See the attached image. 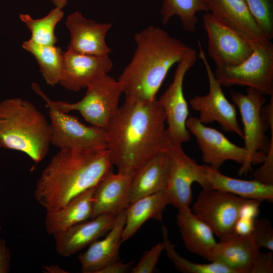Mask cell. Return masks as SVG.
<instances>
[{
  "instance_id": "cell-36",
  "label": "cell",
  "mask_w": 273,
  "mask_h": 273,
  "mask_svg": "<svg viewBox=\"0 0 273 273\" xmlns=\"http://www.w3.org/2000/svg\"><path fill=\"white\" fill-rule=\"evenodd\" d=\"M134 260L126 263L118 260L102 269L99 273H125L131 271L133 267Z\"/></svg>"
},
{
  "instance_id": "cell-33",
  "label": "cell",
  "mask_w": 273,
  "mask_h": 273,
  "mask_svg": "<svg viewBox=\"0 0 273 273\" xmlns=\"http://www.w3.org/2000/svg\"><path fill=\"white\" fill-rule=\"evenodd\" d=\"M164 250L163 244L159 242L150 250L144 252L136 266L131 270L132 273H152L156 268L159 258Z\"/></svg>"
},
{
  "instance_id": "cell-12",
  "label": "cell",
  "mask_w": 273,
  "mask_h": 273,
  "mask_svg": "<svg viewBox=\"0 0 273 273\" xmlns=\"http://www.w3.org/2000/svg\"><path fill=\"white\" fill-rule=\"evenodd\" d=\"M186 126L195 136L202 159L207 165L219 170L226 161L233 160L241 164L238 172L240 175H246L251 170L248 152L244 147L233 143L221 132L206 126L196 117L188 118Z\"/></svg>"
},
{
  "instance_id": "cell-6",
  "label": "cell",
  "mask_w": 273,
  "mask_h": 273,
  "mask_svg": "<svg viewBox=\"0 0 273 273\" xmlns=\"http://www.w3.org/2000/svg\"><path fill=\"white\" fill-rule=\"evenodd\" d=\"M249 200L218 190L203 189L192 211L220 241H224L237 235L236 223L243 206Z\"/></svg>"
},
{
  "instance_id": "cell-2",
  "label": "cell",
  "mask_w": 273,
  "mask_h": 273,
  "mask_svg": "<svg viewBox=\"0 0 273 273\" xmlns=\"http://www.w3.org/2000/svg\"><path fill=\"white\" fill-rule=\"evenodd\" d=\"M112 168L106 147L59 150L42 171L34 198L46 211L58 210L96 187Z\"/></svg>"
},
{
  "instance_id": "cell-1",
  "label": "cell",
  "mask_w": 273,
  "mask_h": 273,
  "mask_svg": "<svg viewBox=\"0 0 273 273\" xmlns=\"http://www.w3.org/2000/svg\"><path fill=\"white\" fill-rule=\"evenodd\" d=\"M165 116L157 99H125L106 129L107 148L118 172L135 173L147 161L167 150Z\"/></svg>"
},
{
  "instance_id": "cell-34",
  "label": "cell",
  "mask_w": 273,
  "mask_h": 273,
  "mask_svg": "<svg viewBox=\"0 0 273 273\" xmlns=\"http://www.w3.org/2000/svg\"><path fill=\"white\" fill-rule=\"evenodd\" d=\"M262 163V165L253 172L254 179L264 184L273 185V142Z\"/></svg>"
},
{
  "instance_id": "cell-38",
  "label": "cell",
  "mask_w": 273,
  "mask_h": 273,
  "mask_svg": "<svg viewBox=\"0 0 273 273\" xmlns=\"http://www.w3.org/2000/svg\"><path fill=\"white\" fill-rule=\"evenodd\" d=\"M43 268L48 272H52V273L67 272L66 271L62 269L60 267L56 265L46 266H44Z\"/></svg>"
},
{
  "instance_id": "cell-3",
  "label": "cell",
  "mask_w": 273,
  "mask_h": 273,
  "mask_svg": "<svg viewBox=\"0 0 273 273\" xmlns=\"http://www.w3.org/2000/svg\"><path fill=\"white\" fill-rule=\"evenodd\" d=\"M136 49L118 78L125 99H156L167 73L191 49L164 29L150 26L134 35Z\"/></svg>"
},
{
  "instance_id": "cell-20",
  "label": "cell",
  "mask_w": 273,
  "mask_h": 273,
  "mask_svg": "<svg viewBox=\"0 0 273 273\" xmlns=\"http://www.w3.org/2000/svg\"><path fill=\"white\" fill-rule=\"evenodd\" d=\"M134 174L114 173L112 170L104 178L93 194L91 219L104 214L117 216L127 208Z\"/></svg>"
},
{
  "instance_id": "cell-7",
  "label": "cell",
  "mask_w": 273,
  "mask_h": 273,
  "mask_svg": "<svg viewBox=\"0 0 273 273\" xmlns=\"http://www.w3.org/2000/svg\"><path fill=\"white\" fill-rule=\"evenodd\" d=\"M232 99L238 107L243 123L244 148L248 154L250 165L263 162L270 144L273 142V129L269 140L265 133L269 128L261 115V109L266 103L265 95L248 87L246 94L232 92Z\"/></svg>"
},
{
  "instance_id": "cell-19",
  "label": "cell",
  "mask_w": 273,
  "mask_h": 273,
  "mask_svg": "<svg viewBox=\"0 0 273 273\" xmlns=\"http://www.w3.org/2000/svg\"><path fill=\"white\" fill-rule=\"evenodd\" d=\"M210 13L221 23L255 44L271 43L251 15L245 0H206Z\"/></svg>"
},
{
  "instance_id": "cell-11",
  "label": "cell",
  "mask_w": 273,
  "mask_h": 273,
  "mask_svg": "<svg viewBox=\"0 0 273 273\" xmlns=\"http://www.w3.org/2000/svg\"><path fill=\"white\" fill-rule=\"evenodd\" d=\"M198 44L199 57L204 64L208 77L209 92L205 95L193 97L189 101L190 106L193 110L199 112L198 119L203 124L217 122L223 130L235 133L243 139V130L237 117V106L225 97L199 40Z\"/></svg>"
},
{
  "instance_id": "cell-24",
  "label": "cell",
  "mask_w": 273,
  "mask_h": 273,
  "mask_svg": "<svg viewBox=\"0 0 273 273\" xmlns=\"http://www.w3.org/2000/svg\"><path fill=\"white\" fill-rule=\"evenodd\" d=\"M178 210L176 222L186 248L208 260L217 243L213 232L190 207Z\"/></svg>"
},
{
  "instance_id": "cell-32",
  "label": "cell",
  "mask_w": 273,
  "mask_h": 273,
  "mask_svg": "<svg viewBox=\"0 0 273 273\" xmlns=\"http://www.w3.org/2000/svg\"><path fill=\"white\" fill-rule=\"evenodd\" d=\"M251 235L260 249L273 251V229L268 220L255 219Z\"/></svg>"
},
{
  "instance_id": "cell-14",
  "label": "cell",
  "mask_w": 273,
  "mask_h": 273,
  "mask_svg": "<svg viewBox=\"0 0 273 273\" xmlns=\"http://www.w3.org/2000/svg\"><path fill=\"white\" fill-rule=\"evenodd\" d=\"M51 145L59 149H85L106 147V130L93 125H85L68 113L60 111L49 103Z\"/></svg>"
},
{
  "instance_id": "cell-31",
  "label": "cell",
  "mask_w": 273,
  "mask_h": 273,
  "mask_svg": "<svg viewBox=\"0 0 273 273\" xmlns=\"http://www.w3.org/2000/svg\"><path fill=\"white\" fill-rule=\"evenodd\" d=\"M254 20L270 41L273 38V0H245Z\"/></svg>"
},
{
  "instance_id": "cell-18",
  "label": "cell",
  "mask_w": 273,
  "mask_h": 273,
  "mask_svg": "<svg viewBox=\"0 0 273 273\" xmlns=\"http://www.w3.org/2000/svg\"><path fill=\"white\" fill-rule=\"evenodd\" d=\"M117 217L107 214L99 215L54 235L56 252L63 257L72 255L107 233L115 224Z\"/></svg>"
},
{
  "instance_id": "cell-9",
  "label": "cell",
  "mask_w": 273,
  "mask_h": 273,
  "mask_svg": "<svg viewBox=\"0 0 273 273\" xmlns=\"http://www.w3.org/2000/svg\"><path fill=\"white\" fill-rule=\"evenodd\" d=\"M196 61V51L191 48L178 63L172 82L158 100L165 114L167 134L171 145H182L191 139L186 126L189 111L184 94L183 83L187 72Z\"/></svg>"
},
{
  "instance_id": "cell-10",
  "label": "cell",
  "mask_w": 273,
  "mask_h": 273,
  "mask_svg": "<svg viewBox=\"0 0 273 273\" xmlns=\"http://www.w3.org/2000/svg\"><path fill=\"white\" fill-rule=\"evenodd\" d=\"M234 273H272V251L262 253L251 234L237 235L217 243L208 259Z\"/></svg>"
},
{
  "instance_id": "cell-15",
  "label": "cell",
  "mask_w": 273,
  "mask_h": 273,
  "mask_svg": "<svg viewBox=\"0 0 273 273\" xmlns=\"http://www.w3.org/2000/svg\"><path fill=\"white\" fill-rule=\"evenodd\" d=\"M167 153L169 167L165 191L170 204L178 209L188 208L193 199V183L196 182L200 185L202 184L200 165L186 154L182 145L169 144Z\"/></svg>"
},
{
  "instance_id": "cell-16",
  "label": "cell",
  "mask_w": 273,
  "mask_h": 273,
  "mask_svg": "<svg viewBox=\"0 0 273 273\" xmlns=\"http://www.w3.org/2000/svg\"><path fill=\"white\" fill-rule=\"evenodd\" d=\"M112 67L109 55H89L67 51L59 83L68 90L77 92L108 74Z\"/></svg>"
},
{
  "instance_id": "cell-21",
  "label": "cell",
  "mask_w": 273,
  "mask_h": 273,
  "mask_svg": "<svg viewBox=\"0 0 273 273\" xmlns=\"http://www.w3.org/2000/svg\"><path fill=\"white\" fill-rule=\"evenodd\" d=\"M125 210L117 215L115 224L104 239L95 241L86 251L79 254L78 259L82 272L99 273L104 268L120 260Z\"/></svg>"
},
{
  "instance_id": "cell-39",
  "label": "cell",
  "mask_w": 273,
  "mask_h": 273,
  "mask_svg": "<svg viewBox=\"0 0 273 273\" xmlns=\"http://www.w3.org/2000/svg\"><path fill=\"white\" fill-rule=\"evenodd\" d=\"M1 229H2V226H1V224L0 223V231H1Z\"/></svg>"
},
{
  "instance_id": "cell-23",
  "label": "cell",
  "mask_w": 273,
  "mask_h": 273,
  "mask_svg": "<svg viewBox=\"0 0 273 273\" xmlns=\"http://www.w3.org/2000/svg\"><path fill=\"white\" fill-rule=\"evenodd\" d=\"M169 167L167 150L159 153L141 166L131 182L130 203L142 197L164 191Z\"/></svg>"
},
{
  "instance_id": "cell-29",
  "label": "cell",
  "mask_w": 273,
  "mask_h": 273,
  "mask_svg": "<svg viewBox=\"0 0 273 273\" xmlns=\"http://www.w3.org/2000/svg\"><path fill=\"white\" fill-rule=\"evenodd\" d=\"M63 16L62 9L56 7L40 19H33L28 14H22L20 18L31 32L30 40L41 45H55L57 41L55 27Z\"/></svg>"
},
{
  "instance_id": "cell-30",
  "label": "cell",
  "mask_w": 273,
  "mask_h": 273,
  "mask_svg": "<svg viewBox=\"0 0 273 273\" xmlns=\"http://www.w3.org/2000/svg\"><path fill=\"white\" fill-rule=\"evenodd\" d=\"M164 250L176 269L184 273H234L230 268L220 263L211 262L208 264H200L191 262L179 255L169 238V230L164 225L162 226Z\"/></svg>"
},
{
  "instance_id": "cell-27",
  "label": "cell",
  "mask_w": 273,
  "mask_h": 273,
  "mask_svg": "<svg viewBox=\"0 0 273 273\" xmlns=\"http://www.w3.org/2000/svg\"><path fill=\"white\" fill-rule=\"evenodd\" d=\"M22 48L35 58L46 83L52 86L59 83L63 66L64 54L55 45H41L29 39L23 42Z\"/></svg>"
},
{
  "instance_id": "cell-22",
  "label": "cell",
  "mask_w": 273,
  "mask_h": 273,
  "mask_svg": "<svg viewBox=\"0 0 273 273\" xmlns=\"http://www.w3.org/2000/svg\"><path fill=\"white\" fill-rule=\"evenodd\" d=\"M203 189H215L247 199L273 202V185L255 179L243 180L226 176L207 165H200Z\"/></svg>"
},
{
  "instance_id": "cell-4",
  "label": "cell",
  "mask_w": 273,
  "mask_h": 273,
  "mask_svg": "<svg viewBox=\"0 0 273 273\" xmlns=\"http://www.w3.org/2000/svg\"><path fill=\"white\" fill-rule=\"evenodd\" d=\"M50 145V123L34 105L20 98L0 102V148L21 152L38 163Z\"/></svg>"
},
{
  "instance_id": "cell-35",
  "label": "cell",
  "mask_w": 273,
  "mask_h": 273,
  "mask_svg": "<svg viewBox=\"0 0 273 273\" xmlns=\"http://www.w3.org/2000/svg\"><path fill=\"white\" fill-rule=\"evenodd\" d=\"M11 259V252L6 241L0 239V273L9 272Z\"/></svg>"
},
{
  "instance_id": "cell-13",
  "label": "cell",
  "mask_w": 273,
  "mask_h": 273,
  "mask_svg": "<svg viewBox=\"0 0 273 273\" xmlns=\"http://www.w3.org/2000/svg\"><path fill=\"white\" fill-rule=\"evenodd\" d=\"M210 57L216 67L238 65L253 53L255 44L221 23L209 12L203 16Z\"/></svg>"
},
{
  "instance_id": "cell-28",
  "label": "cell",
  "mask_w": 273,
  "mask_h": 273,
  "mask_svg": "<svg viewBox=\"0 0 273 273\" xmlns=\"http://www.w3.org/2000/svg\"><path fill=\"white\" fill-rule=\"evenodd\" d=\"M209 12L206 0H164L161 9L162 23L167 24L174 16H178L183 28L190 32L196 30L197 13Z\"/></svg>"
},
{
  "instance_id": "cell-17",
  "label": "cell",
  "mask_w": 273,
  "mask_h": 273,
  "mask_svg": "<svg viewBox=\"0 0 273 273\" xmlns=\"http://www.w3.org/2000/svg\"><path fill=\"white\" fill-rule=\"evenodd\" d=\"M65 24L70 34L67 51L95 56L109 55L111 52L105 40L111 23L96 22L76 11L68 16Z\"/></svg>"
},
{
  "instance_id": "cell-25",
  "label": "cell",
  "mask_w": 273,
  "mask_h": 273,
  "mask_svg": "<svg viewBox=\"0 0 273 273\" xmlns=\"http://www.w3.org/2000/svg\"><path fill=\"white\" fill-rule=\"evenodd\" d=\"M97 186L74 197L58 210L47 211L44 219L47 232L53 236L77 223L91 219L93 196Z\"/></svg>"
},
{
  "instance_id": "cell-37",
  "label": "cell",
  "mask_w": 273,
  "mask_h": 273,
  "mask_svg": "<svg viewBox=\"0 0 273 273\" xmlns=\"http://www.w3.org/2000/svg\"><path fill=\"white\" fill-rule=\"evenodd\" d=\"M255 219L240 217L235 225L236 234L239 236H245L251 234Z\"/></svg>"
},
{
  "instance_id": "cell-26",
  "label": "cell",
  "mask_w": 273,
  "mask_h": 273,
  "mask_svg": "<svg viewBox=\"0 0 273 273\" xmlns=\"http://www.w3.org/2000/svg\"><path fill=\"white\" fill-rule=\"evenodd\" d=\"M170 200L165 191L139 198L125 209V222L122 234V242L131 238L148 220L161 221Z\"/></svg>"
},
{
  "instance_id": "cell-8",
  "label": "cell",
  "mask_w": 273,
  "mask_h": 273,
  "mask_svg": "<svg viewBox=\"0 0 273 273\" xmlns=\"http://www.w3.org/2000/svg\"><path fill=\"white\" fill-rule=\"evenodd\" d=\"M215 77L221 86H247L263 95H273V44H255L252 55L242 63L216 67Z\"/></svg>"
},
{
  "instance_id": "cell-5",
  "label": "cell",
  "mask_w": 273,
  "mask_h": 273,
  "mask_svg": "<svg viewBox=\"0 0 273 273\" xmlns=\"http://www.w3.org/2000/svg\"><path fill=\"white\" fill-rule=\"evenodd\" d=\"M31 87L45 102L49 103L57 110L68 113L77 111L89 124L105 130L118 110L119 101L123 94L122 83L108 74L89 84L84 96L75 103L52 101L38 84L33 83Z\"/></svg>"
}]
</instances>
